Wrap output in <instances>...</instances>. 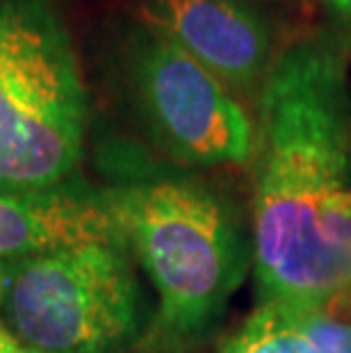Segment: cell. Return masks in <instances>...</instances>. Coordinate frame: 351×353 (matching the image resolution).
Here are the masks:
<instances>
[{
  "instance_id": "cell-1",
  "label": "cell",
  "mask_w": 351,
  "mask_h": 353,
  "mask_svg": "<svg viewBox=\"0 0 351 353\" xmlns=\"http://www.w3.org/2000/svg\"><path fill=\"white\" fill-rule=\"evenodd\" d=\"M253 274L263 301L322 307L351 288V92L345 57L283 48L258 94Z\"/></svg>"
},
{
  "instance_id": "cell-2",
  "label": "cell",
  "mask_w": 351,
  "mask_h": 353,
  "mask_svg": "<svg viewBox=\"0 0 351 353\" xmlns=\"http://www.w3.org/2000/svg\"><path fill=\"white\" fill-rule=\"evenodd\" d=\"M101 192L158 294V340H201L253 265L237 210L190 176H146Z\"/></svg>"
},
{
  "instance_id": "cell-3",
  "label": "cell",
  "mask_w": 351,
  "mask_h": 353,
  "mask_svg": "<svg viewBox=\"0 0 351 353\" xmlns=\"http://www.w3.org/2000/svg\"><path fill=\"white\" fill-rule=\"evenodd\" d=\"M89 99L50 0H0V190L64 185L85 148Z\"/></svg>"
},
{
  "instance_id": "cell-4",
  "label": "cell",
  "mask_w": 351,
  "mask_h": 353,
  "mask_svg": "<svg viewBox=\"0 0 351 353\" xmlns=\"http://www.w3.org/2000/svg\"><path fill=\"white\" fill-rule=\"evenodd\" d=\"M5 321L30 353H126L141 290L126 239L7 262Z\"/></svg>"
},
{
  "instance_id": "cell-5",
  "label": "cell",
  "mask_w": 351,
  "mask_h": 353,
  "mask_svg": "<svg viewBox=\"0 0 351 353\" xmlns=\"http://www.w3.org/2000/svg\"><path fill=\"white\" fill-rule=\"evenodd\" d=\"M126 78L139 117L164 153L185 167H246L256 121L205 66L174 41L137 26L126 48Z\"/></svg>"
},
{
  "instance_id": "cell-6",
  "label": "cell",
  "mask_w": 351,
  "mask_h": 353,
  "mask_svg": "<svg viewBox=\"0 0 351 353\" xmlns=\"http://www.w3.org/2000/svg\"><path fill=\"white\" fill-rule=\"evenodd\" d=\"M135 17L237 96L258 99L279 57L270 21L249 0H137Z\"/></svg>"
},
{
  "instance_id": "cell-7",
  "label": "cell",
  "mask_w": 351,
  "mask_h": 353,
  "mask_svg": "<svg viewBox=\"0 0 351 353\" xmlns=\"http://www.w3.org/2000/svg\"><path fill=\"white\" fill-rule=\"evenodd\" d=\"M126 239L103 192L69 183L39 192L0 190V260Z\"/></svg>"
},
{
  "instance_id": "cell-8",
  "label": "cell",
  "mask_w": 351,
  "mask_h": 353,
  "mask_svg": "<svg viewBox=\"0 0 351 353\" xmlns=\"http://www.w3.org/2000/svg\"><path fill=\"white\" fill-rule=\"evenodd\" d=\"M219 353H317L299 328L292 307L260 301L246 321L221 344Z\"/></svg>"
},
{
  "instance_id": "cell-9",
  "label": "cell",
  "mask_w": 351,
  "mask_h": 353,
  "mask_svg": "<svg viewBox=\"0 0 351 353\" xmlns=\"http://www.w3.org/2000/svg\"><path fill=\"white\" fill-rule=\"evenodd\" d=\"M292 314L317 353H351V319L326 307H292Z\"/></svg>"
},
{
  "instance_id": "cell-10",
  "label": "cell",
  "mask_w": 351,
  "mask_h": 353,
  "mask_svg": "<svg viewBox=\"0 0 351 353\" xmlns=\"http://www.w3.org/2000/svg\"><path fill=\"white\" fill-rule=\"evenodd\" d=\"M322 3L351 28V0H322Z\"/></svg>"
},
{
  "instance_id": "cell-11",
  "label": "cell",
  "mask_w": 351,
  "mask_h": 353,
  "mask_svg": "<svg viewBox=\"0 0 351 353\" xmlns=\"http://www.w3.org/2000/svg\"><path fill=\"white\" fill-rule=\"evenodd\" d=\"M5 292H7V260H0V307L5 303ZM10 335L7 330L0 326V342Z\"/></svg>"
},
{
  "instance_id": "cell-12",
  "label": "cell",
  "mask_w": 351,
  "mask_h": 353,
  "mask_svg": "<svg viewBox=\"0 0 351 353\" xmlns=\"http://www.w3.org/2000/svg\"><path fill=\"white\" fill-rule=\"evenodd\" d=\"M7 353H30V351H26L23 347H19V344L14 342V337H10V342H7Z\"/></svg>"
},
{
  "instance_id": "cell-13",
  "label": "cell",
  "mask_w": 351,
  "mask_h": 353,
  "mask_svg": "<svg viewBox=\"0 0 351 353\" xmlns=\"http://www.w3.org/2000/svg\"><path fill=\"white\" fill-rule=\"evenodd\" d=\"M7 337H10V335H7ZM7 337H5V340H7ZM5 340H3V342H0V347H3V344H5Z\"/></svg>"
}]
</instances>
